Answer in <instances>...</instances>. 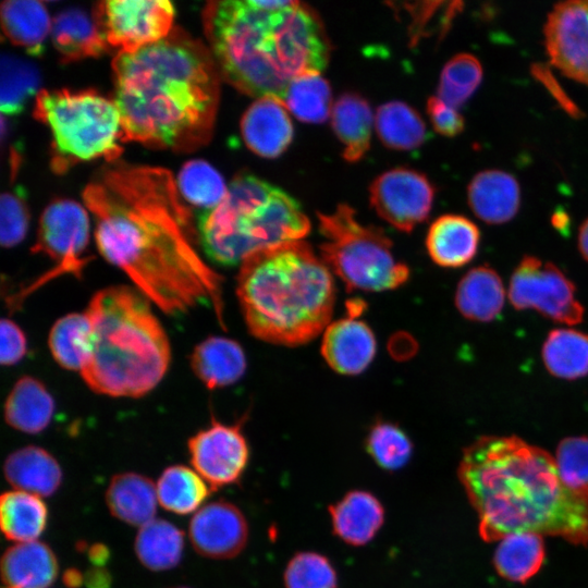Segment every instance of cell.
<instances>
[{
  "instance_id": "6da1fadb",
  "label": "cell",
  "mask_w": 588,
  "mask_h": 588,
  "mask_svg": "<svg viewBox=\"0 0 588 588\" xmlns=\"http://www.w3.org/2000/svg\"><path fill=\"white\" fill-rule=\"evenodd\" d=\"M102 257L168 315L212 306L224 328L222 278L201 258L188 209L162 168L114 161L83 192Z\"/></svg>"
},
{
  "instance_id": "7a4b0ae2",
  "label": "cell",
  "mask_w": 588,
  "mask_h": 588,
  "mask_svg": "<svg viewBox=\"0 0 588 588\" xmlns=\"http://www.w3.org/2000/svg\"><path fill=\"white\" fill-rule=\"evenodd\" d=\"M122 140L192 151L211 137L220 71L206 45L179 27L112 62Z\"/></svg>"
},
{
  "instance_id": "3957f363",
  "label": "cell",
  "mask_w": 588,
  "mask_h": 588,
  "mask_svg": "<svg viewBox=\"0 0 588 588\" xmlns=\"http://www.w3.org/2000/svg\"><path fill=\"white\" fill-rule=\"evenodd\" d=\"M457 475L485 541L531 532L588 544V489L567 486L541 448L516 436H482L464 449Z\"/></svg>"
},
{
  "instance_id": "277c9868",
  "label": "cell",
  "mask_w": 588,
  "mask_h": 588,
  "mask_svg": "<svg viewBox=\"0 0 588 588\" xmlns=\"http://www.w3.org/2000/svg\"><path fill=\"white\" fill-rule=\"evenodd\" d=\"M203 23L221 76L249 96L282 101L293 79L321 73L330 59L322 20L299 1H210Z\"/></svg>"
},
{
  "instance_id": "5b68a950",
  "label": "cell",
  "mask_w": 588,
  "mask_h": 588,
  "mask_svg": "<svg viewBox=\"0 0 588 588\" xmlns=\"http://www.w3.org/2000/svg\"><path fill=\"white\" fill-rule=\"evenodd\" d=\"M236 295L252 335L293 347L329 326L335 283L322 258L297 241L247 256L237 273Z\"/></svg>"
},
{
  "instance_id": "8992f818",
  "label": "cell",
  "mask_w": 588,
  "mask_h": 588,
  "mask_svg": "<svg viewBox=\"0 0 588 588\" xmlns=\"http://www.w3.org/2000/svg\"><path fill=\"white\" fill-rule=\"evenodd\" d=\"M91 324L87 387L112 397H140L164 377L171 360L168 335L138 290L113 285L95 293L85 310Z\"/></svg>"
},
{
  "instance_id": "52a82bcc",
  "label": "cell",
  "mask_w": 588,
  "mask_h": 588,
  "mask_svg": "<svg viewBox=\"0 0 588 588\" xmlns=\"http://www.w3.org/2000/svg\"><path fill=\"white\" fill-rule=\"evenodd\" d=\"M197 229L208 257L234 266L258 250L303 241L310 221L287 193L243 173L232 180L219 205L201 212Z\"/></svg>"
},
{
  "instance_id": "ba28073f",
  "label": "cell",
  "mask_w": 588,
  "mask_h": 588,
  "mask_svg": "<svg viewBox=\"0 0 588 588\" xmlns=\"http://www.w3.org/2000/svg\"><path fill=\"white\" fill-rule=\"evenodd\" d=\"M34 115L51 131L57 172L84 160L114 162L122 152L119 109L114 100L95 90L41 89L36 94Z\"/></svg>"
},
{
  "instance_id": "9c48e42d",
  "label": "cell",
  "mask_w": 588,
  "mask_h": 588,
  "mask_svg": "<svg viewBox=\"0 0 588 588\" xmlns=\"http://www.w3.org/2000/svg\"><path fill=\"white\" fill-rule=\"evenodd\" d=\"M317 217L324 237L320 257L348 292L388 291L408 280L409 268L394 257L392 241L382 229L360 223L352 207L340 204L333 212Z\"/></svg>"
},
{
  "instance_id": "30bf717a",
  "label": "cell",
  "mask_w": 588,
  "mask_h": 588,
  "mask_svg": "<svg viewBox=\"0 0 588 588\" xmlns=\"http://www.w3.org/2000/svg\"><path fill=\"white\" fill-rule=\"evenodd\" d=\"M509 298L518 310L535 309L544 317L568 326L581 322L585 309L574 283L552 262L524 256L515 268Z\"/></svg>"
},
{
  "instance_id": "8fae6325",
  "label": "cell",
  "mask_w": 588,
  "mask_h": 588,
  "mask_svg": "<svg viewBox=\"0 0 588 588\" xmlns=\"http://www.w3.org/2000/svg\"><path fill=\"white\" fill-rule=\"evenodd\" d=\"M93 17L109 49L133 52L170 34L174 8L166 0H110L97 3Z\"/></svg>"
},
{
  "instance_id": "7c38bea8",
  "label": "cell",
  "mask_w": 588,
  "mask_h": 588,
  "mask_svg": "<svg viewBox=\"0 0 588 588\" xmlns=\"http://www.w3.org/2000/svg\"><path fill=\"white\" fill-rule=\"evenodd\" d=\"M88 242L89 218L83 206L70 199L48 205L41 213L37 238L30 252L49 257L56 261V266L33 287L63 273L81 277L88 262V258L83 256Z\"/></svg>"
},
{
  "instance_id": "4fadbf2b",
  "label": "cell",
  "mask_w": 588,
  "mask_h": 588,
  "mask_svg": "<svg viewBox=\"0 0 588 588\" xmlns=\"http://www.w3.org/2000/svg\"><path fill=\"white\" fill-rule=\"evenodd\" d=\"M433 198L434 187L428 177L404 167L385 171L369 187L370 205L377 215L406 233L428 218Z\"/></svg>"
},
{
  "instance_id": "5bb4252c",
  "label": "cell",
  "mask_w": 588,
  "mask_h": 588,
  "mask_svg": "<svg viewBox=\"0 0 588 588\" xmlns=\"http://www.w3.org/2000/svg\"><path fill=\"white\" fill-rule=\"evenodd\" d=\"M187 448L194 470L213 490L237 483L249 461L241 422L226 425L212 419L208 428L189 438Z\"/></svg>"
},
{
  "instance_id": "9a60e30c",
  "label": "cell",
  "mask_w": 588,
  "mask_h": 588,
  "mask_svg": "<svg viewBox=\"0 0 588 588\" xmlns=\"http://www.w3.org/2000/svg\"><path fill=\"white\" fill-rule=\"evenodd\" d=\"M543 34L551 64L588 85V0L556 3L548 14Z\"/></svg>"
},
{
  "instance_id": "2e32d148",
  "label": "cell",
  "mask_w": 588,
  "mask_h": 588,
  "mask_svg": "<svg viewBox=\"0 0 588 588\" xmlns=\"http://www.w3.org/2000/svg\"><path fill=\"white\" fill-rule=\"evenodd\" d=\"M248 524L242 511L231 502L215 501L201 506L189 523L188 536L194 549L209 559L238 555L248 541Z\"/></svg>"
},
{
  "instance_id": "e0dca14e",
  "label": "cell",
  "mask_w": 588,
  "mask_h": 588,
  "mask_svg": "<svg viewBox=\"0 0 588 588\" xmlns=\"http://www.w3.org/2000/svg\"><path fill=\"white\" fill-rule=\"evenodd\" d=\"M377 342L364 321L350 316L326 328L321 354L327 364L342 375H358L372 362Z\"/></svg>"
},
{
  "instance_id": "ac0fdd59",
  "label": "cell",
  "mask_w": 588,
  "mask_h": 588,
  "mask_svg": "<svg viewBox=\"0 0 588 588\" xmlns=\"http://www.w3.org/2000/svg\"><path fill=\"white\" fill-rule=\"evenodd\" d=\"M287 109L274 97L257 98L245 111L241 133L246 146L264 158L282 155L293 139Z\"/></svg>"
},
{
  "instance_id": "d6986e66",
  "label": "cell",
  "mask_w": 588,
  "mask_h": 588,
  "mask_svg": "<svg viewBox=\"0 0 588 588\" xmlns=\"http://www.w3.org/2000/svg\"><path fill=\"white\" fill-rule=\"evenodd\" d=\"M333 534L346 544L363 547L381 529L385 511L380 500L366 490H351L328 507Z\"/></svg>"
},
{
  "instance_id": "ffe728a7",
  "label": "cell",
  "mask_w": 588,
  "mask_h": 588,
  "mask_svg": "<svg viewBox=\"0 0 588 588\" xmlns=\"http://www.w3.org/2000/svg\"><path fill=\"white\" fill-rule=\"evenodd\" d=\"M473 212L489 224H501L515 217L520 205V188L516 179L501 170L477 173L467 187Z\"/></svg>"
},
{
  "instance_id": "44dd1931",
  "label": "cell",
  "mask_w": 588,
  "mask_h": 588,
  "mask_svg": "<svg viewBox=\"0 0 588 588\" xmlns=\"http://www.w3.org/2000/svg\"><path fill=\"white\" fill-rule=\"evenodd\" d=\"M480 232L477 225L461 215H443L427 233L426 247L430 258L444 268H458L477 254Z\"/></svg>"
},
{
  "instance_id": "7402d4cb",
  "label": "cell",
  "mask_w": 588,
  "mask_h": 588,
  "mask_svg": "<svg viewBox=\"0 0 588 588\" xmlns=\"http://www.w3.org/2000/svg\"><path fill=\"white\" fill-rule=\"evenodd\" d=\"M58 571L53 551L38 540L15 543L1 559L3 588H48Z\"/></svg>"
},
{
  "instance_id": "603a6c76",
  "label": "cell",
  "mask_w": 588,
  "mask_h": 588,
  "mask_svg": "<svg viewBox=\"0 0 588 588\" xmlns=\"http://www.w3.org/2000/svg\"><path fill=\"white\" fill-rule=\"evenodd\" d=\"M195 376L210 390L237 382L246 370L242 346L224 336H209L198 343L191 355Z\"/></svg>"
},
{
  "instance_id": "cb8c5ba5",
  "label": "cell",
  "mask_w": 588,
  "mask_h": 588,
  "mask_svg": "<svg viewBox=\"0 0 588 588\" xmlns=\"http://www.w3.org/2000/svg\"><path fill=\"white\" fill-rule=\"evenodd\" d=\"M3 473L14 490L40 498L52 495L62 482V469L58 461L36 445L21 448L8 455Z\"/></svg>"
},
{
  "instance_id": "d4e9b609",
  "label": "cell",
  "mask_w": 588,
  "mask_h": 588,
  "mask_svg": "<svg viewBox=\"0 0 588 588\" xmlns=\"http://www.w3.org/2000/svg\"><path fill=\"white\" fill-rule=\"evenodd\" d=\"M106 503L118 519L142 527L155 518L158 497L152 480L137 473L112 477L106 491Z\"/></svg>"
},
{
  "instance_id": "484cf974",
  "label": "cell",
  "mask_w": 588,
  "mask_h": 588,
  "mask_svg": "<svg viewBox=\"0 0 588 588\" xmlns=\"http://www.w3.org/2000/svg\"><path fill=\"white\" fill-rule=\"evenodd\" d=\"M53 413V397L41 381L30 376H23L15 382L4 403L5 422L29 434L45 430Z\"/></svg>"
},
{
  "instance_id": "4316f807",
  "label": "cell",
  "mask_w": 588,
  "mask_h": 588,
  "mask_svg": "<svg viewBox=\"0 0 588 588\" xmlns=\"http://www.w3.org/2000/svg\"><path fill=\"white\" fill-rule=\"evenodd\" d=\"M505 291L500 275L489 266L469 270L458 282L455 305L468 320L489 322L502 311Z\"/></svg>"
},
{
  "instance_id": "83f0119b",
  "label": "cell",
  "mask_w": 588,
  "mask_h": 588,
  "mask_svg": "<svg viewBox=\"0 0 588 588\" xmlns=\"http://www.w3.org/2000/svg\"><path fill=\"white\" fill-rule=\"evenodd\" d=\"M51 37L62 61L98 57L109 50L94 17L79 9L58 13L52 21Z\"/></svg>"
},
{
  "instance_id": "f1b7e54d",
  "label": "cell",
  "mask_w": 588,
  "mask_h": 588,
  "mask_svg": "<svg viewBox=\"0 0 588 588\" xmlns=\"http://www.w3.org/2000/svg\"><path fill=\"white\" fill-rule=\"evenodd\" d=\"M331 124L344 147L343 158L348 162L362 159L371 140L372 112L368 101L355 93L341 95L332 107Z\"/></svg>"
},
{
  "instance_id": "f546056e",
  "label": "cell",
  "mask_w": 588,
  "mask_h": 588,
  "mask_svg": "<svg viewBox=\"0 0 588 588\" xmlns=\"http://www.w3.org/2000/svg\"><path fill=\"white\" fill-rule=\"evenodd\" d=\"M1 25L9 40L30 56H40L52 22L39 1L9 0L1 4Z\"/></svg>"
},
{
  "instance_id": "4dcf8cb0",
  "label": "cell",
  "mask_w": 588,
  "mask_h": 588,
  "mask_svg": "<svg viewBox=\"0 0 588 588\" xmlns=\"http://www.w3.org/2000/svg\"><path fill=\"white\" fill-rule=\"evenodd\" d=\"M47 517V506L36 494L11 490L0 498L1 530L16 543L37 540L46 528Z\"/></svg>"
},
{
  "instance_id": "1f68e13d",
  "label": "cell",
  "mask_w": 588,
  "mask_h": 588,
  "mask_svg": "<svg viewBox=\"0 0 588 588\" xmlns=\"http://www.w3.org/2000/svg\"><path fill=\"white\" fill-rule=\"evenodd\" d=\"M134 548L145 567L167 571L175 567L182 559L184 534L170 522L154 518L139 527Z\"/></svg>"
},
{
  "instance_id": "d6a6232c",
  "label": "cell",
  "mask_w": 588,
  "mask_h": 588,
  "mask_svg": "<svg viewBox=\"0 0 588 588\" xmlns=\"http://www.w3.org/2000/svg\"><path fill=\"white\" fill-rule=\"evenodd\" d=\"M543 560L542 536L531 532L512 534L502 538L493 556L498 574L515 583H525L535 576Z\"/></svg>"
},
{
  "instance_id": "836d02e7",
  "label": "cell",
  "mask_w": 588,
  "mask_h": 588,
  "mask_svg": "<svg viewBox=\"0 0 588 588\" xmlns=\"http://www.w3.org/2000/svg\"><path fill=\"white\" fill-rule=\"evenodd\" d=\"M542 360L554 377L575 380L588 375V334L573 329L552 330L542 345Z\"/></svg>"
},
{
  "instance_id": "e575fe53",
  "label": "cell",
  "mask_w": 588,
  "mask_h": 588,
  "mask_svg": "<svg viewBox=\"0 0 588 588\" xmlns=\"http://www.w3.org/2000/svg\"><path fill=\"white\" fill-rule=\"evenodd\" d=\"M91 324L86 313H71L52 326L48 345L53 359L68 370L82 371L90 351Z\"/></svg>"
},
{
  "instance_id": "d590c367",
  "label": "cell",
  "mask_w": 588,
  "mask_h": 588,
  "mask_svg": "<svg viewBox=\"0 0 588 588\" xmlns=\"http://www.w3.org/2000/svg\"><path fill=\"white\" fill-rule=\"evenodd\" d=\"M375 125L378 137L390 149H416L427 137L420 114L402 101L381 105L376 113Z\"/></svg>"
},
{
  "instance_id": "8d00e7d4",
  "label": "cell",
  "mask_w": 588,
  "mask_h": 588,
  "mask_svg": "<svg viewBox=\"0 0 588 588\" xmlns=\"http://www.w3.org/2000/svg\"><path fill=\"white\" fill-rule=\"evenodd\" d=\"M156 488L159 504L179 515L195 512L210 492V487L200 475L183 465L166 468Z\"/></svg>"
},
{
  "instance_id": "74e56055",
  "label": "cell",
  "mask_w": 588,
  "mask_h": 588,
  "mask_svg": "<svg viewBox=\"0 0 588 588\" xmlns=\"http://www.w3.org/2000/svg\"><path fill=\"white\" fill-rule=\"evenodd\" d=\"M331 88L321 73H309L293 79L282 98V103L299 121L324 122L331 112Z\"/></svg>"
},
{
  "instance_id": "f35d334b",
  "label": "cell",
  "mask_w": 588,
  "mask_h": 588,
  "mask_svg": "<svg viewBox=\"0 0 588 588\" xmlns=\"http://www.w3.org/2000/svg\"><path fill=\"white\" fill-rule=\"evenodd\" d=\"M0 109L3 115L19 114L39 85L36 66L10 53L1 56Z\"/></svg>"
},
{
  "instance_id": "ab89813d",
  "label": "cell",
  "mask_w": 588,
  "mask_h": 588,
  "mask_svg": "<svg viewBox=\"0 0 588 588\" xmlns=\"http://www.w3.org/2000/svg\"><path fill=\"white\" fill-rule=\"evenodd\" d=\"M176 185L185 200L204 211L219 205L228 192L221 174L204 160L186 162L179 173Z\"/></svg>"
},
{
  "instance_id": "60d3db41",
  "label": "cell",
  "mask_w": 588,
  "mask_h": 588,
  "mask_svg": "<svg viewBox=\"0 0 588 588\" xmlns=\"http://www.w3.org/2000/svg\"><path fill=\"white\" fill-rule=\"evenodd\" d=\"M365 449L372 461L385 471L402 469L413 455V442L397 425L378 420L365 439Z\"/></svg>"
},
{
  "instance_id": "b9f144b4",
  "label": "cell",
  "mask_w": 588,
  "mask_h": 588,
  "mask_svg": "<svg viewBox=\"0 0 588 588\" xmlns=\"http://www.w3.org/2000/svg\"><path fill=\"white\" fill-rule=\"evenodd\" d=\"M479 60L469 53H458L442 69L438 85V97L448 105L460 108L479 87L482 79Z\"/></svg>"
},
{
  "instance_id": "7bdbcfd3",
  "label": "cell",
  "mask_w": 588,
  "mask_h": 588,
  "mask_svg": "<svg viewBox=\"0 0 588 588\" xmlns=\"http://www.w3.org/2000/svg\"><path fill=\"white\" fill-rule=\"evenodd\" d=\"M283 581L285 588H338V573L326 555L301 551L287 562Z\"/></svg>"
},
{
  "instance_id": "ee69618b",
  "label": "cell",
  "mask_w": 588,
  "mask_h": 588,
  "mask_svg": "<svg viewBox=\"0 0 588 588\" xmlns=\"http://www.w3.org/2000/svg\"><path fill=\"white\" fill-rule=\"evenodd\" d=\"M555 463L564 482L588 489V437H567L556 449Z\"/></svg>"
},
{
  "instance_id": "f6af8a7d",
  "label": "cell",
  "mask_w": 588,
  "mask_h": 588,
  "mask_svg": "<svg viewBox=\"0 0 588 588\" xmlns=\"http://www.w3.org/2000/svg\"><path fill=\"white\" fill-rule=\"evenodd\" d=\"M29 211L24 192L3 193L0 200V241L10 248L20 244L28 230Z\"/></svg>"
},
{
  "instance_id": "bcb514c9",
  "label": "cell",
  "mask_w": 588,
  "mask_h": 588,
  "mask_svg": "<svg viewBox=\"0 0 588 588\" xmlns=\"http://www.w3.org/2000/svg\"><path fill=\"white\" fill-rule=\"evenodd\" d=\"M427 112L434 131L439 134L453 137L463 132L465 126L463 115L438 96L428 99Z\"/></svg>"
},
{
  "instance_id": "7dc6e473",
  "label": "cell",
  "mask_w": 588,
  "mask_h": 588,
  "mask_svg": "<svg viewBox=\"0 0 588 588\" xmlns=\"http://www.w3.org/2000/svg\"><path fill=\"white\" fill-rule=\"evenodd\" d=\"M0 338L2 366H13L24 358L27 352V340L19 324L9 318H3L0 324Z\"/></svg>"
},
{
  "instance_id": "c3c4849f",
  "label": "cell",
  "mask_w": 588,
  "mask_h": 588,
  "mask_svg": "<svg viewBox=\"0 0 588 588\" xmlns=\"http://www.w3.org/2000/svg\"><path fill=\"white\" fill-rule=\"evenodd\" d=\"M448 2H418L407 4V12L412 16L409 24L411 42L416 44L421 37L429 36L433 32V17L440 15L446 8Z\"/></svg>"
},
{
  "instance_id": "681fc988",
  "label": "cell",
  "mask_w": 588,
  "mask_h": 588,
  "mask_svg": "<svg viewBox=\"0 0 588 588\" xmlns=\"http://www.w3.org/2000/svg\"><path fill=\"white\" fill-rule=\"evenodd\" d=\"M532 76L539 81L546 89L551 94L560 107L573 118H580L583 115L579 108L567 96L562 88L561 84L550 70V68L543 63H534L531 65Z\"/></svg>"
},
{
  "instance_id": "f907efd6",
  "label": "cell",
  "mask_w": 588,
  "mask_h": 588,
  "mask_svg": "<svg viewBox=\"0 0 588 588\" xmlns=\"http://www.w3.org/2000/svg\"><path fill=\"white\" fill-rule=\"evenodd\" d=\"M85 578L88 588H108L111 580L106 569L96 566L86 574Z\"/></svg>"
},
{
  "instance_id": "816d5d0a",
  "label": "cell",
  "mask_w": 588,
  "mask_h": 588,
  "mask_svg": "<svg viewBox=\"0 0 588 588\" xmlns=\"http://www.w3.org/2000/svg\"><path fill=\"white\" fill-rule=\"evenodd\" d=\"M88 556L95 566L101 567L109 559V550L106 546L96 543L88 549Z\"/></svg>"
},
{
  "instance_id": "f5cc1de1",
  "label": "cell",
  "mask_w": 588,
  "mask_h": 588,
  "mask_svg": "<svg viewBox=\"0 0 588 588\" xmlns=\"http://www.w3.org/2000/svg\"><path fill=\"white\" fill-rule=\"evenodd\" d=\"M578 248L586 261H588V218L581 224L578 232Z\"/></svg>"
},
{
  "instance_id": "db71d44e",
  "label": "cell",
  "mask_w": 588,
  "mask_h": 588,
  "mask_svg": "<svg viewBox=\"0 0 588 588\" xmlns=\"http://www.w3.org/2000/svg\"><path fill=\"white\" fill-rule=\"evenodd\" d=\"M83 575L75 568L66 569L63 574V581L70 588H77L83 584Z\"/></svg>"
},
{
  "instance_id": "11a10c76",
  "label": "cell",
  "mask_w": 588,
  "mask_h": 588,
  "mask_svg": "<svg viewBox=\"0 0 588 588\" xmlns=\"http://www.w3.org/2000/svg\"><path fill=\"white\" fill-rule=\"evenodd\" d=\"M176 588H188V587H176Z\"/></svg>"
}]
</instances>
